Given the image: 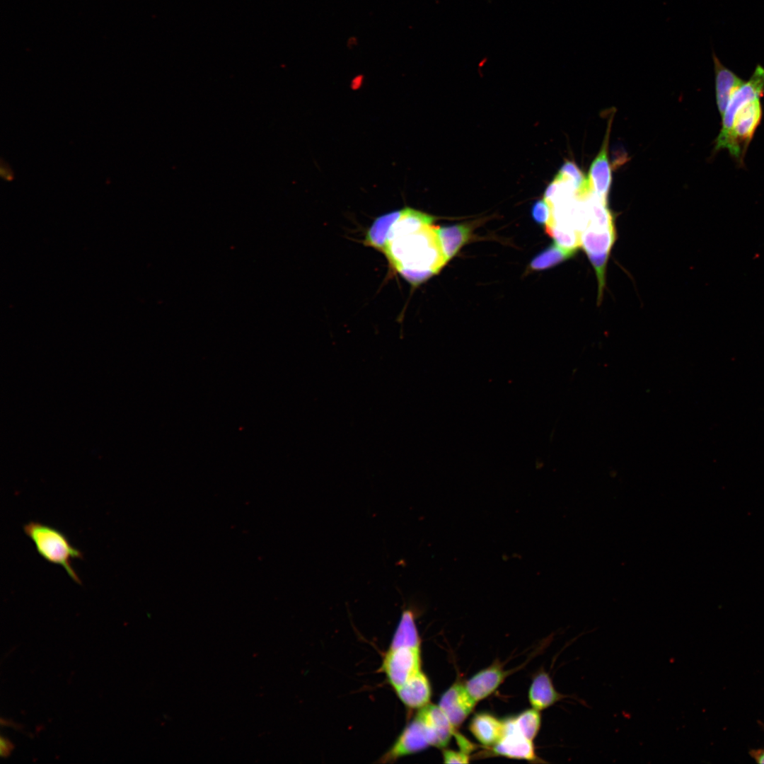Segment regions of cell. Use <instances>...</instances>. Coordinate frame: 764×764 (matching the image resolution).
I'll use <instances>...</instances> for the list:
<instances>
[{
	"label": "cell",
	"mask_w": 764,
	"mask_h": 764,
	"mask_svg": "<svg viewBox=\"0 0 764 764\" xmlns=\"http://www.w3.org/2000/svg\"><path fill=\"white\" fill-rule=\"evenodd\" d=\"M383 253L392 267L414 286L439 272L447 262L432 224L390 237Z\"/></svg>",
	"instance_id": "1"
},
{
	"label": "cell",
	"mask_w": 764,
	"mask_h": 764,
	"mask_svg": "<svg viewBox=\"0 0 764 764\" xmlns=\"http://www.w3.org/2000/svg\"><path fill=\"white\" fill-rule=\"evenodd\" d=\"M762 117L760 98L748 100L729 115L723 116L722 127L715 139L714 152L726 149L743 166L748 147Z\"/></svg>",
	"instance_id": "2"
},
{
	"label": "cell",
	"mask_w": 764,
	"mask_h": 764,
	"mask_svg": "<svg viewBox=\"0 0 764 764\" xmlns=\"http://www.w3.org/2000/svg\"><path fill=\"white\" fill-rule=\"evenodd\" d=\"M23 529L42 558L51 564L61 566L75 583L82 584L73 567L72 562L76 559H83V554L71 544L63 532L46 523L34 521L25 523Z\"/></svg>",
	"instance_id": "3"
},
{
	"label": "cell",
	"mask_w": 764,
	"mask_h": 764,
	"mask_svg": "<svg viewBox=\"0 0 764 764\" xmlns=\"http://www.w3.org/2000/svg\"><path fill=\"white\" fill-rule=\"evenodd\" d=\"M380 671L396 690L421 671L420 647L390 645L385 653Z\"/></svg>",
	"instance_id": "4"
},
{
	"label": "cell",
	"mask_w": 764,
	"mask_h": 764,
	"mask_svg": "<svg viewBox=\"0 0 764 764\" xmlns=\"http://www.w3.org/2000/svg\"><path fill=\"white\" fill-rule=\"evenodd\" d=\"M429 746L424 727L415 716L403 729L391 747L381 757L379 762H394L401 757L418 753Z\"/></svg>",
	"instance_id": "5"
},
{
	"label": "cell",
	"mask_w": 764,
	"mask_h": 764,
	"mask_svg": "<svg viewBox=\"0 0 764 764\" xmlns=\"http://www.w3.org/2000/svg\"><path fill=\"white\" fill-rule=\"evenodd\" d=\"M415 716L423 724L430 746L442 748L448 744L456 729L439 705L429 703Z\"/></svg>",
	"instance_id": "6"
},
{
	"label": "cell",
	"mask_w": 764,
	"mask_h": 764,
	"mask_svg": "<svg viewBox=\"0 0 764 764\" xmlns=\"http://www.w3.org/2000/svg\"><path fill=\"white\" fill-rule=\"evenodd\" d=\"M493 752L510 758L534 760L536 756L533 741L528 739L516 727L513 718L504 720V733L493 746Z\"/></svg>",
	"instance_id": "7"
},
{
	"label": "cell",
	"mask_w": 764,
	"mask_h": 764,
	"mask_svg": "<svg viewBox=\"0 0 764 764\" xmlns=\"http://www.w3.org/2000/svg\"><path fill=\"white\" fill-rule=\"evenodd\" d=\"M476 703L465 685L456 683L442 695L438 705L456 729L468 717Z\"/></svg>",
	"instance_id": "8"
},
{
	"label": "cell",
	"mask_w": 764,
	"mask_h": 764,
	"mask_svg": "<svg viewBox=\"0 0 764 764\" xmlns=\"http://www.w3.org/2000/svg\"><path fill=\"white\" fill-rule=\"evenodd\" d=\"M612 120H610L601 148L591 164L588 183L591 190L605 204H608L612 174L608 159V141Z\"/></svg>",
	"instance_id": "9"
},
{
	"label": "cell",
	"mask_w": 764,
	"mask_h": 764,
	"mask_svg": "<svg viewBox=\"0 0 764 764\" xmlns=\"http://www.w3.org/2000/svg\"><path fill=\"white\" fill-rule=\"evenodd\" d=\"M715 79L716 103L722 117L733 95L743 84L744 80L725 66L712 52Z\"/></svg>",
	"instance_id": "10"
},
{
	"label": "cell",
	"mask_w": 764,
	"mask_h": 764,
	"mask_svg": "<svg viewBox=\"0 0 764 764\" xmlns=\"http://www.w3.org/2000/svg\"><path fill=\"white\" fill-rule=\"evenodd\" d=\"M395 693L410 709H420L428 705L432 695L429 681L421 670L398 688Z\"/></svg>",
	"instance_id": "11"
},
{
	"label": "cell",
	"mask_w": 764,
	"mask_h": 764,
	"mask_svg": "<svg viewBox=\"0 0 764 764\" xmlns=\"http://www.w3.org/2000/svg\"><path fill=\"white\" fill-rule=\"evenodd\" d=\"M505 675L501 667L493 665L475 674L465 683V686L478 702L490 695L503 682Z\"/></svg>",
	"instance_id": "12"
},
{
	"label": "cell",
	"mask_w": 764,
	"mask_h": 764,
	"mask_svg": "<svg viewBox=\"0 0 764 764\" xmlns=\"http://www.w3.org/2000/svg\"><path fill=\"white\" fill-rule=\"evenodd\" d=\"M469 729L482 745L493 746L504 733V720L488 713H478L472 718Z\"/></svg>",
	"instance_id": "13"
},
{
	"label": "cell",
	"mask_w": 764,
	"mask_h": 764,
	"mask_svg": "<svg viewBox=\"0 0 764 764\" xmlns=\"http://www.w3.org/2000/svg\"><path fill=\"white\" fill-rule=\"evenodd\" d=\"M565 697L556 690L550 676L545 671L539 673L533 678L528 691L531 706L539 711L553 705Z\"/></svg>",
	"instance_id": "14"
},
{
	"label": "cell",
	"mask_w": 764,
	"mask_h": 764,
	"mask_svg": "<svg viewBox=\"0 0 764 764\" xmlns=\"http://www.w3.org/2000/svg\"><path fill=\"white\" fill-rule=\"evenodd\" d=\"M616 238L615 227L605 229L587 227L580 233L581 247L587 255L610 253Z\"/></svg>",
	"instance_id": "15"
},
{
	"label": "cell",
	"mask_w": 764,
	"mask_h": 764,
	"mask_svg": "<svg viewBox=\"0 0 764 764\" xmlns=\"http://www.w3.org/2000/svg\"><path fill=\"white\" fill-rule=\"evenodd\" d=\"M436 232L444 257L448 262L470 238L472 228L468 224L436 227Z\"/></svg>",
	"instance_id": "16"
},
{
	"label": "cell",
	"mask_w": 764,
	"mask_h": 764,
	"mask_svg": "<svg viewBox=\"0 0 764 764\" xmlns=\"http://www.w3.org/2000/svg\"><path fill=\"white\" fill-rule=\"evenodd\" d=\"M402 209L395 210L378 216L369 228L364 243L384 252L392 226L401 215Z\"/></svg>",
	"instance_id": "17"
},
{
	"label": "cell",
	"mask_w": 764,
	"mask_h": 764,
	"mask_svg": "<svg viewBox=\"0 0 764 764\" xmlns=\"http://www.w3.org/2000/svg\"><path fill=\"white\" fill-rule=\"evenodd\" d=\"M577 252L566 250L554 242L532 260L529 269L531 271H541L552 267L570 259Z\"/></svg>",
	"instance_id": "18"
},
{
	"label": "cell",
	"mask_w": 764,
	"mask_h": 764,
	"mask_svg": "<svg viewBox=\"0 0 764 764\" xmlns=\"http://www.w3.org/2000/svg\"><path fill=\"white\" fill-rule=\"evenodd\" d=\"M513 719L522 734L533 741L540 727L541 717L540 711L534 708L527 710L513 718Z\"/></svg>",
	"instance_id": "19"
},
{
	"label": "cell",
	"mask_w": 764,
	"mask_h": 764,
	"mask_svg": "<svg viewBox=\"0 0 764 764\" xmlns=\"http://www.w3.org/2000/svg\"><path fill=\"white\" fill-rule=\"evenodd\" d=\"M545 231L562 248L577 251L581 247L580 234L577 231L555 226H545Z\"/></svg>",
	"instance_id": "20"
},
{
	"label": "cell",
	"mask_w": 764,
	"mask_h": 764,
	"mask_svg": "<svg viewBox=\"0 0 764 764\" xmlns=\"http://www.w3.org/2000/svg\"><path fill=\"white\" fill-rule=\"evenodd\" d=\"M610 253L599 255H588V257L592 264L598 282V301L601 300L603 291L606 283V269Z\"/></svg>",
	"instance_id": "21"
},
{
	"label": "cell",
	"mask_w": 764,
	"mask_h": 764,
	"mask_svg": "<svg viewBox=\"0 0 764 764\" xmlns=\"http://www.w3.org/2000/svg\"><path fill=\"white\" fill-rule=\"evenodd\" d=\"M550 208L543 199L538 201L532 207L533 219L540 225L545 226L550 219Z\"/></svg>",
	"instance_id": "22"
},
{
	"label": "cell",
	"mask_w": 764,
	"mask_h": 764,
	"mask_svg": "<svg viewBox=\"0 0 764 764\" xmlns=\"http://www.w3.org/2000/svg\"><path fill=\"white\" fill-rule=\"evenodd\" d=\"M469 753L464 751H454L446 749L443 751V759L445 763H468L470 760Z\"/></svg>",
	"instance_id": "23"
},
{
	"label": "cell",
	"mask_w": 764,
	"mask_h": 764,
	"mask_svg": "<svg viewBox=\"0 0 764 764\" xmlns=\"http://www.w3.org/2000/svg\"><path fill=\"white\" fill-rule=\"evenodd\" d=\"M0 175L6 181H12L14 179V173L8 163L1 159Z\"/></svg>",
	"instance_id": "24"
},
{
	"label": "cell",
	"mask_w": 764,
	"mask_h": 764,
	"mask_svg": "<svg viewBox=\"0 0 764 764\" xmlns=\"http://www.w3.org/2000/svg\"><path fill=\"white\" fill-rule=\"evenodd\" d=\"M11 749V743L4 737L1 736L0 739V755L2 757H6L9 753Z\"/></svg>",
	"instance_id": "25"
},
{
	"label": "cell",
	"mask_w": 764,
	"mask_h": 764,
	"mask_svg": "<svg viewBox=\"0 0 764 764\" xmlns=\"http://www.w3.org/2000/svg\"><path fill=\"white\" fill-rule=\"evenodd\" d=\"M752 756L759 763H764V749L753 751Z\"/></svg>",
	"instance_id": "26"
},
{
	"label": "cell",
	"mask_w": 764,
	"mask_h": 764,
	"mask_svg": "<svg viewBox=\"0 0 764 764\" xmlns=\"http://www.w3.org/2000/svg\"><path fill=\"white\" fill-rule=\"evenodd\" d=\"M357 44H358V40H357V37H356L355 36L349 37L348 38V40H347V45L348 47H352L353 46H356V45H357Z\"/></svg>",
	"instance_id": "27"
}]
</instances>
